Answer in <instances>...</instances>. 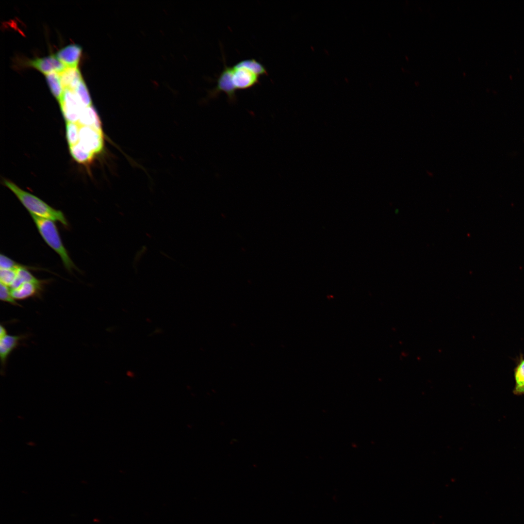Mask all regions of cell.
<instances>
[{"label": "cell", "instance_id": "cell-18", "mask_svg": "<svg viewBox=\"0 0 524 524\" xmlns=\"http://www.w3.org/2000/svg\"><path fill=\"white\" fill-rule=\"evenodd\" d=\"M74 92L84 108L92 105L91 98L88 88L83 79L79 82Z\"/></svg>", "mask_w": 524, "mask_h": 524}, {"label": "cell", "instance_id": "cell-22", "mask_svg": "<svg viewBox=\"0 0 524 524\" xmlns=\"http://www.w3.org/2000/svg\"><path fill=\"white\" fill-rule=\"evenodd\" d=\"M21 265L2 254L0 255V268L2 269H17Z\"/></svg>", "mask_w": 524, "mask_h": 524}, {"label": "cell", "instance_id": "cell-2", "mask_svg": "<svg viewBox=\"0 0 524 524\" xmlns=\"http://www.w3.org/2000/svg\"><path fill=\"white\" fill-rule=\"evenodd\" d=\"M43 239L60 257L66 268L71 271L76 267L70 259L53 221L31 214Z\"/></svg>", "mask_w": 524, "mask_h": 524}, {"label": "cell", "instance_id": "cell-16", "mask_svg": "<svg viewBox=\"0 0 524 524\" xmlns=\"http://www.w3.org/2000/svg\"><path fill=\"white\" fill-rule=\"evenodd\" d=\"M514 376L515 382L514 393L524 394V359H521L515 368Z\"/></svg>", "mask_w": 524, "mask_h": 524}, {"label": "cell", "instance_id": "cell-23", "mask_svg": "<svg viewBox=\"0 0 524 524\" xmlns=\"http://www.w3.org/2000/svg\"><path fill=\"white\" fill-rule=\"evenodd\" d=\"M7 332L5 327L1 325L0 327V338L7 335Z\"/></svg>", "mask_w": 524, "mask_h": 524}, {"label": "cell", "instance_id": "cell-1", "mask_svg": "<svg viewBox=\"0 0 524 524\" xmlns=\"http://www.w3.org/2000/svg\"><path fill=\"white\" fill-rule=\"evenodd\" d=\"M3 183L14 193L30 214L58 221L65 227L68 226L64 213L61 211L53 208L39 197L24 191L10 180H3Z\"/></svg>", "mask_w": 524, "mask_h": 524}, {"label": "cell", "instance_id": "cell-12", "mask_svg": "<svg viewBox=\"0 0 524 524\" xmlns=\"http://www.w3.org/2000/svg\"><path fill=\"white\" fill-rule=\"evenodd\" d=\"M78 123L81 126H88L102 130L100 118L92 105L83 108Z\"/></svg>", "mask_w": 524, "mask_h": 524}, {"label": "cell", "instance_id": "cell-6", "mask_svg": "<svg viewBox=\"0 0 524 524\" xmlns=\"http://www.w3.org/2000/svg\"><path fill=\"white\" fill-rule=\"evenodd\" d=\"M232 68L231 79L236 91L251 88L259 83L260 76L248 69L236 65Z\"/></svg>", "mask_w": 524, "mask_h": 524}, {"label": "cell", "instance_id": "cell-7", "mask_svg": "<svg viewBox=\"0 0 524 524\" xmlns=\"http://www.w3.org/2000/svg\"><path fill=\"white\" fill-rule=\"evenodd\" d=\"M28 64L46 75L51 72L59 73L67 67L53 55L31 60Z\"/></svg>", "mask_w": 524, "mask_h": 524}, {"label": "cell", "instance_id": "cell-13", "mask_svg": "<svg viewBox=\"0 0 524 524\" xmlns=\"http://www.w3.org/2000/svg\"><path fill=\"white\" fill-rule=\"evenodd\" d=\"M69 150L71 155L76 161L84 165L91 163L95 155L79 142L70 146Z\"/></svg>", "mask_w": 524, "mask_h": 524}, {"label": "cell", "instance_id": "cell-8", "mask_svg": "<svg viewBox=\"0 0 524 524\" xmlns=\"http://www.w3.org/2000/svg\"><path fill=\"white\" fill-rule=\"evenodd\" d=\"M82 48L78 44H70L58 51L55 56L67 67H77Z\"/></svg>", "mask_w": 524, "mask_h": 524}, {"label": "cell", "instance_id": "cell-5", "mask_svg": "<svg viewBox=\"0 0 524 524\" xmlns=\"http://www.w3.org/2000/svg\"><path fill=\"white\" fill-rule=\"evenodd\" d=\"M78 142L95 155L100 153L104 146L102 130L80 126Z\"/></svg>", "mask_w": 524, "mask_h": 524}, {"label": "cell", "instance_id": "cell-14", "mask_svg": "<svg viewBox=\"0 0 524 524\" xmlns=\"http://www.w3.org/2000/svg\"><path fill=\"white\" fill-rule=\"evenodd\" d=\"M46 78L51 93L59 102L63 95L64 89L62 84L59 73L51 72L46 75Z\"/></svg>", "mask_w": 524, "mask_h": 524}, {"label": "cell", "instance_id": "cell-19", "mask_svg": "<svg viewBox=\"0 0 524 524\" xmlns=\"http://www.w3.org/2000/svg\"><path fill=\"white\" fill-rule=\"evenodd\" d=\"M66 138L70 146L75 145L79 142L80 125L76 122H66Z\"/></svg>", "mask_w": 524, "mask_h": 524}, {"label": "cell", "instance_id": "cell-11", "mask_svg": "<svg viewBox=\"0 0 524 524\" xmlns=\"http://www.w3.org/2000/svg\"><path fill=\"white\" fill-rule=\"evenodd\" d=\"M59 75L64 89H68L73 91L82 79L78 67H67Z\"/></svg>", "mask_w": 524, "mask_h": 524}, {"label": "cell", "instance_id": "cell-20", "mask_svg": "<svg viewBox=\"0 0 524 524\" xmlns=\"http://www.w3.org/2000/svg\"><path fill=\"white\" fill-rule=\"evenodd\" d=\"M16 277V269H0V283L10 287Z\"/></svg>", "mask_w": 524, "mask_h": 524}, {"label": "cell", "instance_id": "cell-9", "mask_svg": "<svg viewBox=\"0 0 524 524\" xmlns=\"http://www.w3.org/2000/svg\"><path fill=\"white\" fill-rule=\"evenodd\" d=\"M27 337L26 335H6L0 338V357L1 370L4 369L7 359L14 350L20 344V342Z\"/></svg>", "mask_w": 524, "mask_h": 524}, {"label": "cell", "instance_id": "cell-15", "mask_svg": "<svg viewBox=\"0 0 524 524\" xmlns=\"http://www.w3.org/2000/svg\"><path fill=\"white\" fill-rule=\"evenodd\" d=\"M42 280H39L34 277L28 270L27 268L23 265H20L16 269V277L10 286V289H14L19 287L23 283L27 282H39Z\"/></svg>", "mask_w": 524, "mask_h": 524}, {"label": "cell", "instance_id": "cell-10", "mask_svg": "<svg viewBox=\"0 0 524 524\" xmlns=\"http://www.w3.org/2000/svg\"><path fill=\"white\" fill-rule=\"evenodd\" d=\"M43 280L39 282H27L14 289H10L13 298L16 300H24L32 297L39 296L43 291Z\"/></svg>", "mask_w": 524, "mask_h": 524}, {"label": "cell", "instance_id": "cell-21", "mask_svg": "<svg viewBox=\"0 0 524 524\" xmlns=\"http://www.w3.org/2000/svg\"><path fill=\"white\" fill-rule=\"evenodd\" d=\"M0 299L1 301L9 303L13 305L21 306L12 296L10 288L1 283L0 284Z\"/></svg>", "mask_w": 524, "mask_h": 524}, {"label": "cell", "instance_id": "cell-17", "mask_svg": "<svg viewBox=\"0 0 524 524\" xmlns=\"http://www.w3.org/2000/svg\"><path fill=\"white\" fill-rule=\"evenodd\" d=\"M235 65L239 66L245 67L260 77L268 75V72L264 66L254 59L243 60L238 62Z\"/></svg>", "mask_w": 524, "mask_h": 524}, {"label": "cell", "instance_id": "cell-4", "mask_svg": "<svg viewBox=\"0 0 524 524\" xmlns=\"http://www.w3.org/2000/svg\"><path fill=\"white\" fill-rule=\"evenodd\" d=\"M232 66H228L224 63V68L217 79V84L209 93V98H216L221 93H225L230 103L236 100V89L232 82Z\"/></svg>", "mask_w": 524, "mask_h": 524}, {"label": "cell", "instance_id": "cell-3", "mask_svg": "<svg viewBox=\"0 0 524 524\" xmlns=\"http://www.w3.org/2000/svg\"><path fill=\"white\" fill-rule=\"evenodd\" d=\"M59 103L63 116L66 122L78 123L84 107L80 103L75 92L71 90L65 89Z\"/></svg>", "mask_w": 524, "mask_h": 524}]
</instances>
